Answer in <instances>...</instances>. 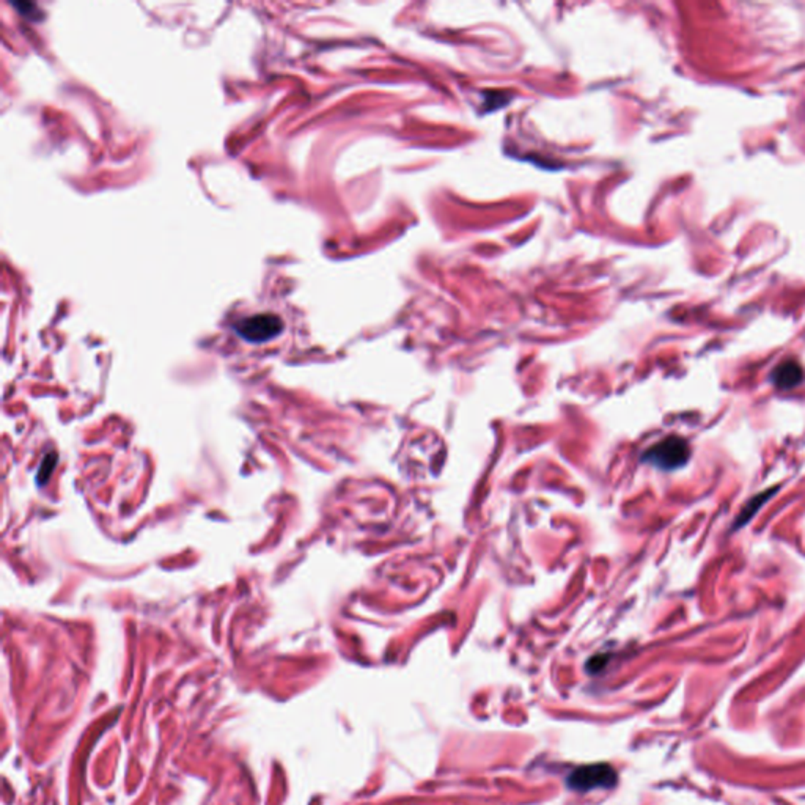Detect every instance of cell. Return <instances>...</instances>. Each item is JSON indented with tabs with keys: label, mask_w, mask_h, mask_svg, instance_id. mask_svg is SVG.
Wrapping results in <instances>:
<instances>
[{
	"label": "cell",
	"mask_w": 805,
	"mask_h": 805,
	"mask_svg": "<svg viewBox=\"0 0 805 805\" xmlns=\"http://www.w3.org/2000/svg\"><path fill=\"white\" fill-rule=\"evenodd\" d=\"M804 379V370L802 367L796 362V360H785V362L779 364L771 374V381L774 386L782 390H789L796 387L797 384H801Z\"/></svg>",
	"instance_id": "cell-4"
},
{
	"label": "cell",
	"mask_w": 805,
	"mask_h": 805,
	"mask_svg": "<svg viewBox=\"0 0 805 805\" xmlns=\"http://www.w3.org/2000/svg\"><path fill=\"white\" fill-rule=\"evenodd\" d=\"M689 443L678 436H668L643 455V461L662 470H675L683 468L689 461Z\"/></svg>",
	"instance_id": "cell-1"
},
{
	"label": "cell",
	"mask_w": 805,
	"mask_h": 805,
	"mask_svg": "<svg viewBox=\"0 0 805 805\" xmlns=\"http://www.w3.org/2000/svg\"><path fill=\"white\" fill-rule=\"evenodd\" d=\"M616 774L609 764H589L577 767L568 776L569 788L576 791H590L594 788H609L615 784Z\"/></svg>",
	"instance_id": "cell-3"
},
{
	"label": "cell",
	"mask_w": 805,
	"mask_h": 805,
	"mask_svg": "<svg viewBox=\"0 0 805 805\" xmlns=\"http://www.w3.org/2000/svg\"><path fill=\"white\" fill-rule=\"evenodd\" d=\"M776 491H777V488H772V489H769V491H764V493H762V494L754 495V498H752V499L746 503V505H744V508L741 510L740 516L736 517L735 527H741V525H746V524L750 521V519H752V516H754V515L757 513L758 508H762L763 503H764L767 499H769V495L774 494Z\"/></svg>",
	"instance_id": "cell-5"
},
{
	"label": "cell",
	"mask_w": 805,
	"mask_h": 805,
	"mask_svg": "<svg viewBox=\"0 0 805 805\" xmlns=\"http://www.w3.org/2000/svg\"><path fill=\"white\" fill-rule=\"evenodd\" d=\"M285 329L283 320L275 313H257L253 317L241 320L236 325V332L249 343H265L278 337Z\"/></svg>",
	"instance_id": "cell-2"
},
{
	"label": "cell",
	"mask_w": 805,
	"mask_h": 805,
	"mask_svg": "<svg viewBox=\"0 0 805 805\" xmlns=\"http://www.w3.org/2000/svg\"><path fill=\"white\" fill-rule=\"evenodd\" d=\"M56 464H57V455H56V453H49L46 458H44L41 465H40L38 477H36V480H38L40 485L46 483L49 475L52 473V470H54V468H56Z\"/></svg>",
	"instance_id": "cell-6"
}]
</instances>
